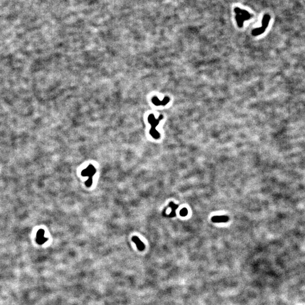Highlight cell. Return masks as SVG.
<instances>
[{
    "label": "cell",
    "mask_w": 305,
    "mask_h": 305,
    "mask_svg": "<svg viewBox=\"0 0 305 305\" xmlns=\"http://www.w3.org/2000/svg\"><path fill=\"white\" fill-rule=\"evenodd\" d=\"M234 12L235 13V19L237 23V26L239 28H242L243 26V23L252 18L253 15L248 11L243 10L240 8L236 7L234 8Z\"/></svg>",
    "instance_id": "obj_1"
},
{
    "label": "cell",
    "mask_w": 305,
    "mask_h": 305,
    "mask_svg": "<svg viewBox=\"0 0 305 305\" xmlns=\"http://www.w3.org/2000/svg\"><path fill=\"white\" fill-rule=\"evenodd\" d=\"M188 211L187 209H186L185 207L183 208L180 211V215L181 216H187L188 215Z\"/></svg>",
    "instance_id": "obj_10"
},
{
    "label": "cell",
    "mask_w": 305,
    "mask_h": 305,
    "mask_svg": "<svg viewBox=\"0 0 305 305\" xmlns=\"http://www.w3.org/2000/svg\"><path fill=\"white\" fill-rule=\"evenodd\" d=\"M44 234H45V232L43 230H40L37 232V241L39 243L42 244L47 241L48 239H46L44 237Z\"/></svg>",
    "instance_id": "obj_8"
},
{
    "label": "cell",
    "mask_w": 305,
    "mask_h": 305,
    "mask_svg": "<svg viewBox=\"0 0 305 305\" xmlns=\"http://www.w3.org/2000/svg\"><path fill=\"white\" fill-rule=\"evenodd\" d=\"M96 173V169L95 167L90 164L87 167L82 171L81 175L82 176L88 177V179L85 182V185L89 188L91 187L93 183V176Z\"/></svg>",
    "instance_id": "obj_3"
},
{
    "label": "cell",
    "mask_w": 305,
    "mask_h": 305,
    "mask_svg": "<svg viewBox=\"0 0 305 305\" xmlns=\"http://www.w3.org/2000/svg\"><path fill=\"white\" fill-rule=\"evenodd\" d=\"M132 241L134 242L137 246V249L140 251H143L145 249V245L141 241V240L137 236H133L132 238Z\"/></svg>",
    "instance_id": "obj_6"
},
{
    "label": "cell",
    "mask_w": 305,
    "mask_h": 305,
    "mask_svg": "<svg viewBox=\"0 0 305 305\" xmlns=\"http://www.w3.org/2000/svg\"><path fill=\"white\" fill-rule=\"evenodd\" d=\"M169 101H170V99L167 96L165 97V98L162 101L159 100L157 96H154L152 98V102L156 106L166 105L169 103Z\"/></svg>",
    "instance_id": "obj_5"
},
{
    "label": "cell",
    "mask_w": 305,
    "mask_h": 305,
    "mask_svg": "<svg viewBox=\"0 0 305 305\" xmlns=\"http://www.w3.org/2000/svg\"><path fill=\"white\" fill-rule=\"evenodd\" d=\"M163 118V116L160 115L158 119H156L153 114H150L148 117V122L150 123L151 128L150 131V134L155 139H159L160 138V133L156 129V127L158 126L160 121Z\"/></svg>",
    "instance_id": "obj_2"
},
{
    "label": "cell",
    "mask_w": 305,
    "mask_h": 305,
    "mask_svg": "<svg viewBox=\"0 0 305 305\" xmlns=\"http://www.w3.org/2000/svg\"><path fill=\"white\" fill-rule=\"evenodd\" d=\"M229 220V218L225 215L214 216L211 218V221L214 223H225Z\"/></svg>",
    "instance_id": "obj_7"
},
{
    "label": "cell",
    "mask_w": 305,
    "mask_h": 305,
    "mask_svg": "<svg viewBox=\"0 0 305 305\" xmlns=\"http://www.w3.org/2000/svg\"><path fill=\"white\" fill-rule=\"evenodd\" d=\"M271 17L270 15L268 14H266L263 16V19L262 20V26L259 28H256L253 29L252 31V34L254 36H257L263 33L266 31V29L268 27L269 22L270 21Z\"/></svg>",
    "instance_id": "obj_4"
},
{
    "label": "cell",
    "mask_w": 305,
    "mask_h": 305,
    "mask_svg": "<svg viewBox=\"0 0 305 305\" xmlns=\"http://www.w3.org/2000/svg\"><path fill=\"white\" fill-rule=\"evenodd\" d=\"M169 207L171 208V213L166 216V217L168 218H173L176 216V210L178 208L179 205H175L173 202H171L169 203Z\"/></svg>",
    "instance_id": "obj_9"
}]
</instances>
